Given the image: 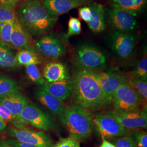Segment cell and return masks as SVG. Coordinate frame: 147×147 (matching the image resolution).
<instances>
[{
  "label": "cell",
  "instance_id": "cell-29",
  "mask_svg": "<svg viewBox=\"0 0 147 147\" xmlns=\"http://www.w3.org/2000/svg\"><path fill=\"white\" fill-rule=\"evenodd\" d=\"M16 19L17 17L14 8L0 2V24L16 21Z\"/></svg>",
  "mask_w": 147,
  "mask_h": 147
},
{
  "label": "cell",
  "instance_id": "cell-27",
  "mask_svg": "<svg viewBox=\"0 0 147 147\" xmlns=\"http://www.w3.org/2000/svg\"><path fill=\"white\" fill-rule=\"evenodd\" d=\"M130 76L147 80V58L146 55L137 61Z\"/></svg>",
  "mask_w": 147,
  "mask_h": 147
},
{
  "label": "cell",
  "instance_id": "cell-23",
  "mask_svg": "<svg viewBox=\"0 0 147 147\" xmlns=\"http://www.w3.org/2000/svg\"><path fill=\"white\" fill-rule=\"evenodd\" d=\"M126 84L129 85L140 95L144 105H147V80L134 77H127Z\"/></svg>",
  "mask_w": 147,
  "mask_h": 147
},
{
  "label": "cell",
  "instance_id": "cell-38",
  "mask_svg": "<svg viewBox=\"0 0 147 147\" xmlns=\"http://www.w3.org/2000/svg\"><path fill=\"white\" fill-rule=\"evenodd\" d=\"M102 141L99 147H116L111 142L108 141L105 138H102Z\"/></svg>",
  "mask_w": 147,
  "mask_h": 147
},
{
  "label": "cell",
  "instance_id": "cell-10",
  "mask_svg": "<svg viewBox=\"0 0 147 147\" xmlns=\"http://www.w3.org/2000/svg\"><path fill=\"white\" fill-rule=\"evenodd\" d=\"M93 123L102 138L113 139L127 135L129 130L124 127L108 113L95 117Z\"/></svg>",
  "mask_w": 147,
  "mask_h": 147
},
{
  "label": "cell",
  "instance_id": "cell-4",
  "mask_svg": "<svg viewBox=\"0 0 147 147\" xmlns=\"http://www.w3.org/2000/svg\"><path fill=\"white\" fill-rule=\"evenodd\" d=\"M75 62L79 68L100 71L107 64V56L99 47L90 44H82L76 48Z\"/></svg>",
  "mask_w": 147,
  "mask_h": 147
},
{
  "label": "cell",
  "instance_id": "cell-3",
  "mask_svg": "<svg viewBox=\"0 0 147 147\" xmlns=\"http://www.w3.org/2000/svg\"><path fill=\"white\" fill-rule=\"evenodd\" d=\"M61 119L71 137L78 141L84 140L91 135L94 126L90 113L78 105L64 109Z\"/></svg>",
  "mask_w": 147,
  "mask_h": 147
},
{
  "label": "cell",
  "instance_id": "cell-7",
  "mask_svg": "<svg viewBox=\"0 0 147 147\" xmlns=\"http://www.w3.org/2000/svg\"><path fill=\"white\" fill-rule=\"evenodd\" d=\"M108 43L117 58L125 59L130 57L137 44V38L127 33L113 31L109 34Z\"/></svg>",
  "mask_w": 147,
  "mask_h": 147
},
{
  "label": "cell",
  "instance_id": "cell-18",
  "mask_svg": "<svg viewBox=\"0 0 147 147\" xmlns=\"http://www.w3.org/2000/svg\"><path fill=\"white\" fill-rule=\"evenodd\" d=\"M43 76L49 83L70 78L67 68L59 62L47 63L43 70Z\"/></svg>",
  "mask_w": 147,
  "mask_h": 147
},
{
  "label": "cell",
  "instance_id": "cell-6",
  "mask_svg": "<svg viewBox=\"0 0 147 147\" xmlns=\"http://www.w3.org/2000/svg\"><path fill=\"white\" fill-rule=\"evenodd\" d=\"M136 16L127 11L117 8H105V24L113 31L127 33L136 27Z\"/></svg>",
  "mask_w": 147,
  "mask_h": 147
},
{
  "label": "cell",
  "instance_id": "cell-16",
  "mask_svg": "<svg viewBox=\"0 0 147 147\" xmlns=\"http://www.w3.org/2000/svg\"><path fill=\"white\" fill-rule=\"evenodd\" d=\"M40 89L47 92L59 100L63 101L67 99L71 94V81L69 78L51 83L46 81L45 84L40 87Z\"/></svg>",
  "mask_w": 147,
  "mask_h": 147
},
{
  "label": "cell",
  "instance_id": "cell-22",
  "mask_svg": "<svg viewBox=\"0 0 147 147\" xmlns=\"http://www.w3.org/2000/svg\"><path fill=\"white\" fill-rule=\"evenodd\" d=\"M19 66L16 53L11 47L0 41V68L12 69Z\"/></svg>",
  "mask_w": 147,
  "mask_h": 147
},
{
  "label": "cell",
  "instance_id": "cell-30",
  "mask_svg": "<svg viewBox=\"0 0 147 147\" xmlns=\"http://www.w3.org/2000/svg\"><path fill=\"white\" fill-rule=\"evenodd\" d=\"M14 21L0 24V41L8 45L10 44L11 34Z\"/></svg>",
  "mask_w": 147,
  "mask_h": 147
},
{
  "label": "cell",
  "instance_id": "cell-35",
  "mask_svg": "<svg viewBox=\"0 0 147 147\" xmlns=\"http://www.w3.org/2000/svg\"><path fill=\"white\" fill-rule=\"evenodd\" d=\"M78 11L79 18L81 20H84L87 23L90 21L92 17V12L88 6H84L80 7Z\"/></svg>",
  "mask_w": 147,
  "mask_h": 147
},
{
  "label": "cell",
  "instance_id": "cell-28",
  "mask_svg": "<svg viewBox=\"0 0 147 147\" xmlns=\"http://www.w3.org/2000/svg\"><path fill=\"white\" fill-rule=\"evenodd\" d=\"M26 72L28 78L34 84L41 87L46 82L36 64H30L26 66Z\"/></svg>",
  "mask_w": 147,
  "mask_h": 147
},
{
  "label": "cell",
  "instance_id": "cell-15",
  "mask_svg": "<svg viewBox=\"0 0 147 147\" xmlns=\"http://www.w3.org/2000/svg\"><path fill=\"white\" fill-rule=\"evenodd\" d=\"M28 102L26 97L21 93L19 90L0 98V104L18 118H20V114L22 110Z\"/></svg>",
  "mask_w": 147,
  "mask_h": 147
},
{
  "label": "cell",
  "instance_id": "cell-24",
  "mask_svg": "<svg viewBox=\"0 0 147 147\" xmlns=\"http://www.w3.org/2000/svg\"><path fill=\"white\" fill-rule=\"evenodd\" d=\"M16 59L19 65L27 66L30 64H38L40 61L33 50H22L16 55Z\"/></svg>",
  "mask_w": 147,
  "mask_h": 147
},
{
  "label": "cell",
  "instance_id": "cell-25",
  "mask_svg": "<svg viewBox=\"0 0 147 147\" xmlns=\"http://www.w3.org/2000/svg\"><path fill=\"white\" fill-rule=\"evenodd\" d=\"M19 89V84L16 80L5 75L0 74V98Z\"/></svg>",
  "mask_w": 147,
  "mask_h": 147
},
{
  "label": "cell",
  "instance_id": "cell-1",
  "mask_svg": "<svg viewBox=\"0 0 147 147\" xmlns=\"http://www.w3.org/2000/svg\"><path fill=\"white\" fill-rule=\"evenodd\" d=\"M71 84V93L77 105L87 110L96 111L108 104L93 71L79 68Z\"/></svg>",
  "mask_w": 147,
  "mask_h": 147
},
{
  "label": "cell",
  "instance_id": "cell-39",
  "mask_svg": "<svg viewBox=\"0 0 147 147\" xmlns=\"http://www.w3.org/2000/svg\"><path fill=\"white\" fill-rule=\"evenodd\" d=\"M6 122L0 117V132L3 131L6 128Z\"/></svg>",
  "mask_w": 147,
  "mask_h": 147
},
{
  "label": "cell",
  "instance_id": "cell-9",
  "mask_svg": "<svg viewBox=\"0 0 147 147\" xmlns=\"http://www.w3.org/2000/svg\"><path fill=\"white\" fill-rule=\"evenodd\" d=\"M7 132L9 136L19 142L37 147H53L55 144L51 137L44 132L10 127Z\"/></svg>",
  "mask_w": 147,
  "mask_h": 147
},
{
  "label": "cell",
  "instance_id": "cell-20",
  "mask_svg": "<svg viewBox=\"0 0 147 147\" xmlns=\"http://www.w3.org/2000/svg\"><path fill=\"white\" fill-rule=\"evenodd\" d=\"M36 96L37 99L47 107L54 115L61 118L64 110L61 100L40 89L36 92Z\"/></svg>",
  "mask_w": 147,
  "mask_h": 147
},
{
  "label": "cell",
  "instance_id": "cell-14",
  "mask_svg": "<svg viewBox=\"0 0 147 147\" xmlns=\"http://www.w3.org/2000/svg\"><path fill=\"white\" fill-rule=\"evenodd\" d=\"M42 5L53 16H58L68 13L69 11L89 5V0H40Z\"/></svg>",
  "mask_w": 147,
  "mask_h": 147
},
{
  "label": "cell",
  "instance_id": "cell-34",
  "mask_svg": "<svg viewBox=\"0 0 147 147\" xmlns=\"http://www.w3.org/2000/svg\"><path fill=\"white\" fill-rule=\"evenodd\" d=\"M53 147H81L79 141L71 137L61 138Z\"/></svg>",
  "mask_w": 147,
  "mask_h": 147
},
{
  "label": "cell",
  "instance_id": "cell-17",
  "mask_svg": "<svg viewBox=\"0 0 147 147\" xmlns=\"http://www.w3.org/2000/svg\"><path fill=\"white\" fill-rule=\"evenodd\" d=\"M30 35L22 27L16 19L14 22L13 29L11 34L10 44L19 50H32L31 47Z\"/></svg>",
  "mask_w": 147,
  "mask_h": 147
},
{
  "label": "cell",
  "instance_id": "cell-19",
  "mask_svg": "<svg viewBox=\"0 0 147 147\" xmlns=\"http://www.w3.org/2000/svg\"><path fill=\"white\" fill-rule=\"evenodd\" d=\"M88 7L92 12V17L87 23L89 28L95 33L104 31L106 27L105 20V8L101 4L93 3L89 4Z\"/></svg>",
  "mask_w": 147,
  "mask_h": 147
},
{
  "label": "cell",
  "instance_id": "cell-11",
  "mask_svg": "<svg viewBox=\"0 0 147 147\" xmlns=\"http://www.w3.org/2000/svg\"><path fill=\"white\" fill-rule=\"evenodd\" d=\"M93 71L95 78L104 93L107 104H110L116 90L121 85L126 84L127 76L114 72Z\"/></svg>",
  "mask_w": 147,
  "mask_h": 147
},
{
  "label": "cell",
  "instance_id": "cell-8",
  "mask_svg": "<svg viewBox=\"0 0 147 147\" xmlns=\"http://www.w3.org/2000/svg\"><path fill=\"white\" fill-rule=\"evenodd\" d=\"M20 118L27 125L44 131L51 130L55 126L50 116L32 102L27 103L21 112Z\"/></svg>",
  "mask_w": 147,
  "mask_h": 147
},
{
  "label": "cell",
  "instance_id": "cell-21",
  "mask_svg": "<svg viewBox=\"0 0 147 147\" xmlns=\"http://www.w3.org/2000/svg\"><path fill=\"white\" fill-rule=\"evenodd\" d=\"M147 5V0H111L112 8L127 11L136 16L140 13Z\"/></svg>",
  "mask_w": 147,
  "mask_h": 147
},
{
  "label": "cell",
  "instance_id": "cell-33",
  "mask_svg": "<svg viewBox=\"0 0 147 147\" xmlns=\"http://www.w3.org/2000/svg\"><path fill=\"white\" fill-rule=\"evenodd\" d=\"M111 142L116 147H136L135 143L128 135L113 138Z\"/></svg>",
  "mask_w": 147,
  "mask_h": 147
},
{
  "label": "cell",
  "instance_id": "cell-5",
  "mask_svg": "<svg viewBox=\"0 0 147 147\" xmlns=\"http://www.w3.org/2000/svg\"><path fill=\"white\" fill-rule=\"evenodd\" d=\"M114 112L121 114L139 110L143 103L136 92L126 84L121 85L112 96Z\"/></svg>",
  "mask_w": 147,
  "mask_h": 147
},
{
  "label": "cell",
  "instance_id": "cell-2",
  "mask_svg": "<svg viewBox=\"0 0 147 147\" xmlns=\"http://www.w3.org/2000/svg\"><path fill=\"white\" fill-rule=\"evenodd\" d=\"M16 17L25 30L32 36L49 31L58 20L51 16L39 0H25L19 5Z\"/></svg>",
  "mask_w": 147,
  "mask_h": 147
},
{
  "label": "cell",
  "instance_id": "cell-12",
  "mask_svg": "<svg viewBox=\"0 0 147 147\" xmlns=\"http://www.w3.org/2000/svg\"><path fill=\"white\" fill-rule=\"evenodd\" d=\"M37 50L47 58L57 59L62 56L66 50L63 42L53 33L45 34L36 42Z\"/></svg>",
  "mask_w": 147,
  "mask_h": 147
},
{
  "label": "cell",
  "instance_id": "cell-36",
  "mask_svg": "<svg viewBox=\"0 0 147 147\" xmlns=\"http://www.w3.org/2000/svg\"><path fill=\"white\" fill-rule=\"evenodd\" d=\"M5 140L13 147H37L26 143L19 142L15 139H7Z\"/></svg>",
  "mask_w": 147,
  "mask_h": 147
},
{
  "label": "cell",
  "instance_id": "cell-37",
  "mask_svg": "<svg viewBox=\"0 0 147 147\" xmlns=\"http://www.w3.org/2000/svg\"><path fill=\"white\" fill-rule=\"evenodd\" d=\"M20 0H0V2L5 5H9L13 8H15Z\"/></svg>",
  "mask_w": 147,
  "mask_h": 147
},
{
  "label": "cell",
  "instance_id": "cell-32",
  "mask_svg": "<svg viewBox=\"0 0 147 147\" xmlns=\"http://www.w3.org/2000/svg\"><path fill=\"white\" fill-rule=\"evenodd\" d=\"M81 32V23L80 20L74 18H70L68 21V29L65 35L67 39L73 36H76L80 34Z\"/></svg>",
  "mask_w": 147,
  "mask_h": 147
},
{
  "label": "cell",
  "instance_id": "cell-13",
  "mask_svg": "<svg viewBox=\"0 0 147 147\" xmlns=\"http://www.w3.org/2000/svg\"><path fill=\"white\" fill-rule=\"evenodd\" d=\"M108 113L112 116L124 127L129 130L147 127V110H139L121 114H118L113 111H110Z\"/></svg>",
  "mask_w": 147,
  "mask_h": 147
},
{
  "label": "cell",
  "instance_id": "cell-26",
  "mask_svg": "<svg viewBox=\"0 0 147 147\" xmlns=\"http://www.w3.org/2000/svg\"><path fill=\"white\" fill-rule=\"evenodd\" d=\"M0 117L4 121H8L19 129H27L26 124L21 119L14 116L5 106L0 104Z\"/></svg>",
  "mask_w": 147,
  "mask_h": 147
},
{
  "label": "cell",
  "instance_id": "cell-40",
  "mask_svg": "<svg viewBox=\"0 0 147 147\" xmlns=\"http://www.w3.org/2000/svg\"><path fill=\"white\" fill-rule=\"evenodd\" d=\"M0 147H13L5 140L0 139Z\"/></svg>",
  "mask_w": 147,
  "mask_h": 147
},
{
  "label": "cell",
  "instance_id": "cell-31",
  "mask_svg": "<svg viewBox=\"0 0 147 147\" xmlns=\"http://www.w3.org/2000/svg\"><path fill=\"white\" fill-rule=\"evenodd\" d=\"M128 136L133 141L136 147H147V132L137 129L131 132Z\"/></svg>",
  "mask_w": 147,
  "mask_h": 147
}]
</instances>
